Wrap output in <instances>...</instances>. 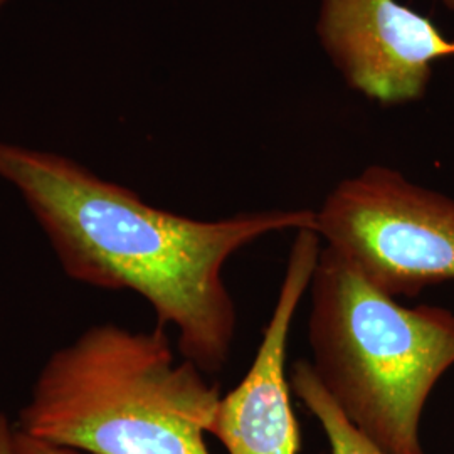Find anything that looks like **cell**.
Listing matches in <instances>:
<instances>
[{"instance_id": "30bf717a", "label": "cell", "mask_w": 454, "mask_h": 454, "mask_svg": "<svg viewBox=\"0 0 454 454\" xmlns=\"http://www.w3.org/2000/svg\"><path fill=\"white\" fill-rule=\"evenodd\" d=\"M442 4H444L448 9L454 11V0H442Z\"/></svg>"}, {"instance_id": "5b68a950", "label": "cell", "mask_w": 454, "mask_h": 454, "mask_svg": "<svg viewBox=\"0 0 454 454\" xmlns=\"http://www.w3.org/2000/svg\"><path fill=\"white\" fill-rule=\"evenodd\" d=\"M318 33L347 82L380 103L419 99L454 41L397 0H322Z\"/></svg>"}, {"instance_id": "52a82bcc", "label": "cell", "mask_w": 454, "mask_h": 454, "mask_svg": "<svg viewBox=\"0 0 454 454\" xmlns=\"http://www.w3.org/2000/svg\"><path fill=\"white\" fill-rule=\"evenodd\" d=\"M290 386L324 427L332 454H386L348 421L318 380L311 362L300 360L293 365Z\"/></svg>"}, {"instance_id": "8fae6325", "label": "cell", "mask_w": 454, "mask_h": 454, "mask_svg": "<svg viewBox=\"0 0 454 454\" xmlns=\"http://www.w3.org/2000/svg\"><path fill=\"white\" fill-rule=\"evenodd\" d=\"M7 2H9V0H0V9H2V7H4Z\"/></svg>"}, {"instance_id": "7a4b0ae2", "label": "cell", "mask_w": 454, "mask_h": 454, "mask_svg": "<svg viewBox=\"0 0 454 454\" xmlns=\"http://www.w3.org/2000/svg\"><path fill=\"white\" fill-rule=\"evenodd\" d=\"M219 401L165 328L93 325L48 358L16 426L84 454H209Z\"/></svg>"}, {"instance_id": "3957f363", "label": "cell", "mask_w": 454, "mask_h": 454, "mask_svg": "<svg viewBox=\"0 0 454 454\" xmlns=\"http://www.w3.org/2000/svg\"><path fill=\"white\" fill-rule=\"evenodd\" d=\"M313 371L358 431L386 454H426L422 411L454 365V313L403 307L325 246L309 281Z\"/></svg>"}, {"instance_id": "9c48e42d", "label": "cell", "mask_w": 454, "mask_h": 454, "mask_svg": "<svg viewBox=\"0 0 454 454\" xmlns=\"http://www.w3.org/2000/svg\"><path fill=\"white\" fill-rule=\"evenodd\" d=\"M14 434H16V424H12L7 419L5 414L0 412V454H12Z\"/></svg>"}, {"instance_id": "ba28073f", "label": "cell", "mask_w": 454, "mask_h": 454, "mask_svg": "<svg viewBox=\"0 0 454 454\" xmlns=\"http://www.w3.org/2000/svg\"><path fill=\"white\" fill-rule=\"evenodd\" d=\"M12 454H84L71 448L51 444L41 439L31 438L19 431L16 426V434H14V446H12Z\"/></svg>"}, {"instance_id": "8992f818", "label": "cell", "mask_w": 454, "mask_h": 454, "mask_svg": "<svg viewBox=\"0 0 454 454\" xmlns=\"http://www.w3.org/2000/svg\"><path fill=\"white\" fill-rule=\"evenodd\" d=\"M315 229L296 231L275 309L260 348L238 387L221 397L209 434L229 454H298L300 426L293 414L285 375L286 345L293 318L322 251Z\"/></svg>"}, {"instance_id": "277c9868", "label": "cell", "mask_w": 454, "mask_h": 454, "mask_svg": "<svg viewBox=\"0 0 454 454\" xmlns=\"http://www.w3.org/2000/svg\"><path fill=\"white\" fill-rule=\"evenodd\" d=\"M315 231L392 298L454 279L453 199L387 167L341 180L317 211Z\"/></svg>"}, {"instance_id": "6da1fadb", "label": "cell", "mask_w": 454, "mask_h": 454, "mask_svg": "<svg viewBox=\"0 0 454 454\" xmlns=\"http://www.w3.org/2000/svg\"><path fill=\"white\" fill-rule=\"evenodd\" d=\"M0 179L24 199L66 275L140 294L157 326L177 328L180 356L207 373L224 367L236 339L226 261L262 236L317 227L309 209L191 219L150 206L69 157L2 140Z\"/></svg>"}]
</instances>
